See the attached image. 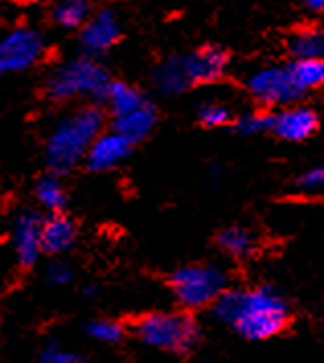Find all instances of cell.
<instances>
[{
	"mask_svg": "<svg viewBox=\"0 0 324 363\" xmlns=\"http://www.w3.org/2000/svg\"><path fill=\"white\" fill-rule=\"evenodd\" d=\"M105 115L99 107H82L62 117L45 140V162L52 174H68L84 162L93 140L103 132Z\"/></svg>",
	"mask_w": 324,
	"mask_h": 363,
	"instance_id": "cell-2",
	"label": "cell"
},
{
	"mask_svg": "<svg viewBox=\"0 0 324 363\" xmlns=\"http://www.w3.org/2000/svg\"><path fill=\"white\" fill-rule=\"evenodd\" d=\"M197 117H199L201 125H206V128H220V125H226V123L232 121L230 109L226 105H222V103H206V105H201Z\"/></svg>",
	"mask_w": 324,
	"mask_h": 363,
	"instance_id": "cell-25",
	"label": "cell"
},
{
	"mask_svg": "<svg viewBox=\"0 0 324 363\" xmlns=\"http://www.w3.org/2000/svg\"><path fill=\"white\" fill-rule=\"evenodd\" d=\"M218 247L232 259H247L257 249V238L250 230L242 226H232L218 234Z\"/></svg>",
	"mask_w": 324,
	"mask_h": 363,
	"instance_id": "cell-16",
	"label": "cell"
},
{
	"mask_svg": "<svg viewBox=\"0 0 324 363\" xmlns=\"http://www.w3.org/2000/svg\"><path fill=\"white\" fill-rule=\"evenodd\" d=\"M213 318L247 341H267L291 323L287 300L271 286L226 289L213 304Z\"/></svg>",
	"mask_w": 324,
	"mask_h": 363,
	"instance_id": "cell-1",
	"label": "cell"
},
{
	"mask_svg": "<svg viewBox=\"0 0 324 363\" xmlns=\"http://www.w3.org/2000/svg\"><path fill=\"white\" fill-rule=\"evenodd\" d=\"M226 286L228 275L218 265H185L171 275L174 300L189 310L211 306L228 289Z\"/></svg>",
	"mask_w": 324,
	"mask_h": 363,
	"instance_id": "cell-5",
	"label": "cell"
},
{
	"mask_svg": "<svg viewBox=\"0 0 324 363\" xmlns=\"http://www.w3.org/2000/svg\"><path fill=\"white\" fill-rule=\"evenodd\" d=\"M111 78L103 66L89 57L62 64L48 80V95L54 101H70L77 96L105 99Z\"/></svg>",
	"mask_w": 324,
	"mask_h": 363,
	"instance_id": "cell-4",
	"label": "cell"
},
{
	"mask_svg": "<svg viewBox=\"0 0 324 363\" xmlns=\"http://www.w3.org/2000/svg\"><path fill=\"white\" fill-rule=\"evenodd\" d=\"M296 185H298V189H300L302 193L314 195V193H318L320 189H323L324 171L320 169V167H314V169H310V171L302 172V174L298 177Z\"/></svg>",
	"mask_w": 324,
	"mask_h": 363,
	"instance_id": "cell-26",
	"label": "cell"
},
{
	"mask_svg": "<svg viewBox=\"0 0 324 363\" xmlns=\"http://www.w3.org/2000/svg\"><path fill=\"white\" fill-rule=\"evenodd\" d=\"M271 132L286 142H304L318 132V115L312 107L289 105L271 115Z\"/></svg>",
	"mask_w": 324,
	"mask_h": 363,
	"instance_id": "cell-9",
	"label": "cell"
},
{
	"mask_svg": "<svg viewBox=\"0 0 324 363\" xmlns=\"http://www.w3.org/2000/svg\"><path fill=\"white\" fill-rule=\"evenodd\" d=\"M179 57L191 86L201 82H213L224 77V72L228 70V54L220 48H203Z\"/></svg>",
	"mask_w": 324,
	"mask_h": 363,
	"instance_id": "cell-10",
	"label": "cell"
},
{
	"mask_svg": "<svg viewBox=\"0 0 324 363\" xmlns=\"http://www.w3.org/2000/svg\"><path fill=\"white\" fill-rule=\"evenodd\" d=\"M41 226L43 218L38 211L25 210L13 220V247L23 267H33L41 257Z\"/></svg>",
	"mask_w": 324,
	"mask_h": 363,
	"instance_id": "cell-8",
	"label": "cell"
},
{
	"mask_svg": "<svg viewBox=\"0 0 324 363\" xmlns=\"http://www.w3.org/2000/svg\"><path fill=\"white\" fill-rule=\"evenodd\" d=\"M84 333L91 339H95V341L103 345H117L125 335L123 326L115 323V320H109V318H95L91 323H86Z\"/></svg>",
	"mask_w": 324,
	"mask_h": 363,
	"instance_id": "cell-22",
	"label": "cell"
},
{
	"mask_svg": "<svg viewBox=\"0 0 324 363\" xmlns=\"http://www.w3.org/2000/svg\"><path fill=\"white\" fill-rule=\"evenodd\" d=\"M132 152V144L117 135L115 132L96 135L89 148V152L84 156V164L86 169L93 172L111 171L115 167H119Z\"/></svg>",
	"mask_w": 324,
	"mask_h": 363,
	"instance_id": "cell-11",
	"label": "cell"
},
{
	"mask_svg": "<svg viewBox=\"0 0 324 363\" xmlns=\"http://www.w3.org/2000/svg\"><path fill=\"white\" fill-rule=\"evenodd\" d=\"M154 125H156V109L150 101H146L144 105H140L134 111L113 117V130L111 132L125 138L134 146V144L146 140L152 134Z\"/></svg>",
	"mask_w": 324,
	"mask_h": 363,
	"instance_id": "cell-13",
	"label": "cell"
},
{
	"mask_svg": "<svg viewBox=\"0 0 324 363\" xmlns=\"http://www.w3.org/2000/svg\"><path fill=\"white\" fill-rule=\"evenodd\" d=\"M121 35L119 23L111 11H101L82 25V45L91 54H103L111 50Z\"/></svg>",
	"mask_w": 324,
	"mask_h": 363,
	"instance_id": "cell-12",
	"label": "cell"
},
{
	"mask_svg": "<svg viewBox=\"0 0 324 363\" xmlns=\"http://www.w3.org/2000/svg\"><path fill=\"white\" fill-rule=\"evenodd\" d=\"M234 130L242 135H255L261 134V132H267V130H271V113H263V111L242 113L234 121Z\"/></svg>",
	"mask_w": 324,
	"mask_h": 363,
	"instance_id": "cell-24",
	"label": "cell"
},
{
	"mask_svg": "<svg viewBox=\"0 0 324 363\" xmlns=\"http://www.w3.org/2000/svg\"><path fill=\"white\" fill-rule=\"evenodd\" d=\"M21 2H38V0H21Z\"/></svg>",
	"mask_w": 324,
	"mask_h": 363,
	"instance_id": "cell-29",
	"label": "cell"
},
{
	"mask_svg": "<svg viewBox=\"0 0 324 363\" xmlns=\"http://www.w3.org/2000/svg\"><path fill=\"white\" fill-rule=\"evenodd\" d=\"M45 43L35 29L19 27L0 39V77L23 72L38 64Z\"/></svg>",
	"mask_w": 324,
	"mask_h": 363,
	"instance_id": "cell-7",
	"label": "cell"
},
{
	"mask_svg": "<svg viewBox=\"0 0 324 363\" xmlns=\"http://www.w3.org/2000/svg\"><path fill=\"white\" fill-rule=\"evenodd\" d=\"M38 363H86V359L78 351H72L56 341H50L39 351Z\"/></svg>",
	"mask_w": 324,
	"mask_h": 363,
	"instance_id": "cell-23",
	"label": "cell"
},
{
	"mask_svg": "<svg viewBox=\"0 0 324 363\" xmlns=\"http://www.w3.org/2000/svg\"><path fill=\"white\" fill-rule=\"evenodd\" d=\"M91 17L89 0H57L54 6V21L64 29H78Z\"/></svg>",
	"mask_w": 324,
	"mask_h": 363,
	"instance_id": "cell-20",
	"label": "cell"
},
{
	"mask_svg": "<svg viewBox=\"0 0 324 363\" xmlns=\"http://www.w3.org/2000/svg\"><path fill=\"white\" fill-rule=\"evenodd\" d=\"M248 93L265 107H289L304 91L296 84L289 66H269L252 72L247 80Z\"/></svg>",
	"mask_w": 324,
	"mask_h": 363,
	"instance_id": "cell-6",
	"label": "cell"
},
{
	"mask_svg": "<svg viewBox=\"0 0 324 363\" xmlns=\"http://www.w3.org/2000/svg\"><path fill=\"white\" fill-rule=\"evenodd\" d=\"M152 82L154 86L164 95H179V93L187 91L191 86L187 82L185 72H183L181 57L179 56L169 57L160 66H156L152 72Z\"/></svg>",
	"mask_w": 324,
	"mask_h": 363,
	"instance_id": "cell-15",
	"label": "cell"
},
{
	"mask_svg": "<svg viewBox=\"0 0 324 363\" xmlns=\"http://www.w3.org/2000/svg\"><path fill=\"white\" fill-rule=\"evenodd\" d=\"M35 199L43 210L52 211V213H62L66 208L68 195L62 185V181L57 179V174H45L41 177L35 185Z\"/></svg>",
	"mask_w": 324,
	"mask_h": 363,
	"instance_id": "cell-18",
	"label": "cell"
},
{
	"mask_svg": "<svg viewBox=\"0 0 324 363\" xmlns=\"http://www.w3.org/2000/svg\"><path fill=\"white\" fill-rule=\"evenodd\" d=\"M287 48L296 60H320V56L324 54L323 31L316 27L296 31L287 41Z\"/></svg>",
	"mask_w": 324,
	"mask_h": 363,
	"instance_id": "cell-17",
	"label": "cell"
},
{
	"mask_svg": "<svg viewBox=\"0 0 324 363\" xmlns=\"http://www.w3.org/2000/svg\"><path fill=\"white\" fill-rule=\"evenodd\" d=\"M291 77L302 91L318 89L324 80V62L323 60H296L289 64Z\"/></svg>",
	"mask_w": 324,
	"mask_h": 363,
	"instance_id": "cell-21",
	"label": "cell"
},
{
	"mask_svg": "<svg viewBox=\"0 0 324 363\" xmlns=\"http://www.w3.org/2000/svg\"><path fill=\"white\" fill-rule=\"evenodd\" d=\"M304 4L310 11H323L324 0H304Z\"/></svg>",
	"mask_w": 324,
	"mask_h": 363,
	"instance_id": "cell-28",
	"label": "cell"
},
{
	"mask_svg": "<svg viewBox=\"0 0 324 363\" xmlns=\"http://www.w3.org/2000/svg\"><path fill=\"white\" fill-rule=\"evenodd\" d=\"M135 337L148 347L169 353H189L201 337L199 323L187 312H150L138 318Z\"/></svg>",
	"mask_w": 324,
	"mask_h": 363,
	"instance_id": "cell-3",
	"label": "cell"
},
{
	"mask_svg": "<svg viewBox=\"0 0 324 363\" xmlns=\"http://www.w3.org/2000/svg\"><path fill=\"white\" fill-rule=\"evenodd\" d=\"M77 242V224L64 216L52 213L50 218H43L41 226V250L48 255H60L72 249Z\"/></svg>",
	"mask_w": 324,
	"mask_h": 363,
	"instance_id": "cell-14",
	"label": "cell"
},
{
	"mask_svg": "<svg viewBox=\"0 0 324 363\" xmlns=\"http://www.w3.org/2000/svg\"><path fill=\"white\" fill-rule=\"evenodd\" d=\"M105 101H107V105H109L113 117H117V115L134 111L140 105H144L148 99L142 95L138 89L125 84V82H111L109 84V91L105 95Z\"/></svg>",
	"mask_w": 324,
	"mask_h": 363,
	"instance_id": "cell-19",
	"label": "cell"
},
{
	"mask_svg": "<svg viewBox=\"0 0 324 363\" xmlns=\"http://www.w3.org/2000/svg\"><path fill=\"white\" fill-rule=\"evenodd\" d=\"M72 275L74 273H72L70 265H66L62 261H56V263H52L50 267L45 269V281L54 287L68 286L72 281Z\"/></svg>",
	"mask_w": 324,
	"mask_h": 363,
	"instance_id": "cell-27",
	"label": "cell"
}]
</instances>
